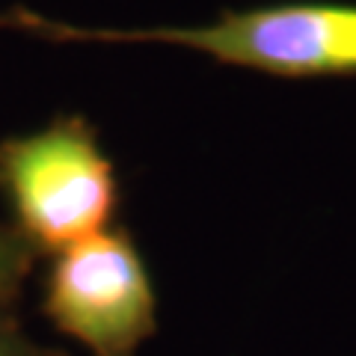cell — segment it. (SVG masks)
Masks as SVG:
<instances>
[{"mask_svg": "<svg viewBox=\"0 0 356 356\" xmlns=\"http://www.w3.org/2000/svg\"><path fill=\"white\" fill-rule=\"evenodd\" d=\"M0 27L54 42L170 44L291 81L356 74V3L341 0H291L226 13L205 24L170 27H81L13 9L0 15Z\"/></svg>", "mask_w": 356, "mask_h": 356, "instance_id": "6da1fadb", "label": "cell"}, {"mask_svg": "<svg viewBox=\"0 0 356 356\" xmlns=\"http://www.w3.org/2000/svg\"><path fill=\"white\" fill-rule=\"evenodd\" d=\"M0 191L13 226L39 255L110 229L119 205L116 163L83 116H60L0 143Z\"/></svg>", "mask_w": 356, "mask_h": 356, "instance_id": "7a4b0ae2", "label": "cell"}, {"mask_svg": "<svg viewBox=\"0 0 356 356\" xmlns=\"http://www.w3.org/2000/svg\"><path fill=\"white\" fill-rule=\"evenodd\" d=\"M42 309L89 356H137L158 332L154 282L125 226H110L54 255Z\"/></svg>", "mask_w": 356, "mask_h": 356, "instance_id": "3957f363", "label": "cell"}, {"mask_svg": "<svg viewBox=\"0 0 356 356\" xmlns=\"http://www.w3.org/2000/svg\"><path fill=\"white\" fill-rule=\"evenodd\" d=\"M36 259V247L13 222H0V309H9V303L18 297Z\"/></svg>", "mask_w": 356, "mask_h": 356, "instance_id": "277c9868", "label": "cell"}, {"mask_svg": "<svg viewBox=\"0 0 356 356\" xmlns=\"http://www.w3.org/2000/svg\"><path fill=\"white\" fill-rule=\"evenodd\" d=\"M0 356H63L60 350H48L44 344L33 341L24 330L18 327V321L9 315L6 309H0Z\"/></svg>", "mask_w": 356, "mask_h": 356, "instance_id": "5b68a950", "label": "cell"}]
</instances>
